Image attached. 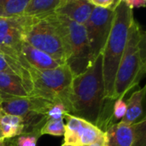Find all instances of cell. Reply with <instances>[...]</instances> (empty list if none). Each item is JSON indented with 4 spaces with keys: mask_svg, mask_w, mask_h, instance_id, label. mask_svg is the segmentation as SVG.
<instances>
[{
    "mask_svg": "<svg viewBox=\"0 0 146 146\" xmlns=\"http://www.w3.org/2000/svg\"><path fill=\"white\" fill-rule=\"evenodd\" d=\"M0 98L2 110L22 119L25 124L24 133H40L46 121V113L53 103L33 96H0Z\"/></svg>",
    "mask_w": 146,
    "mask_h": 146,
    "instance_id": "obj_7",
    "label": "cell"
},
{
    "mask_svg": "<svg viewBox=\"0 0 146 146\" xmlns=\"http://www.w3.org/2000/svg\"><path fill=\"white\" fill-rule=\"evenodd\" d=\"M25 124L21 118L5 113L0 108V138L5 140L24 133Z\"/></svg>",
    "mask_w": 146,
    "mask_h": 146,
    "instance_id": "obj_16",
    "label": "cell"
},
{
    "mask_svg": "<svg viewBox=\"0 0 146 146\" xmlns=\"http://www.w3.org/2000/svg\"><path fill=\"white\" fill-rule=\"evenodd\" d=\"M0 139H1V138H0Z\"/></svg>",
    "mask_w": 146,
    "mask_h": 146,
    "instance_id": "obj_33",
    "label": "cell"
},
{
    "mask_svg": "<svg viewBox=\"0 0 146 146\" xmlns=\"http://www.w3.org/2000/svg\"><path fill=\"white\" fill-rule=\"evenodd\" d=\"M146 72V35L141 25L133 19L128 30L127 45L118 66L111 100L123 99L139 85Z\"/></svg>",
    "mask_w": 146,
    "mask_h": 146,
    "instance_id": "obj_2",
    "label": "cell"
},
{
    "mask_svg": "<svg viewBox=\"0 0 146 146\" xmlns=\"http://www.w3.org/2000/svg\"><path fill=\"white\" fill-rule=\"evenodd\" d=\"M64 142L73 146L92 145L104 137V132L98 126L69 114H65Z\"/></svg>",
    "mask_w": 146,
    "mask_h": 146,
    "instance_id": "obj_10",
    "label": "cell"
},
{
    "mask_svg": "<svg viewBox=\"0 0 146 146\" xmlns=\"http://www.w3.org/2000/svg\"><path fill=\"white\" fill-rule=\"evenodd\" d=\"M0 96H29L21 78L15 75L0 73Z\"/></svg>",
    "mask_w": 146,
    "mask_h": 146,
    "instance_id": "obj_17",
    "label": "cell"
},
{
    "mask_svg": "<svg viewBox=\"0 0 146 146\" xmlns=\"http://www.w3.org/2000/svg\"><path fill=\"white\" fill-rule=\"evenodd\" d=\"M61 146H73V145H68V144H65V143H63L62 145Z\"/></svg>",
    "mask_w": 146,
    "mask_h": 146,
    "instance_id": "obj_31",
    "label": "cell"
},
{
    "mask_svg": "<svg viewBox=\"0 0 146 146\" xmlns=\"http://www.w3.org/2000/svg\"><path fill=\"white\" fill-rule=\"evenodd\" d=\"M88 1L94 7L104 8V9H109L112 10L113 0H88Z\"/></svg>",
    "mask_w": 146,
    "mask_h": 146,
    "instance_id": "obj_25",
    "label": "cell"
},
{
    "mask_svg": "<svg viewBox=\"0 0 146 146\" xmlns=\"http://www.w3.org/2000/svg\"><path fill=\"white\" fill-rule=\"evenodd\" d=\"M40 136V133L37 132L22 133L14 139H11L12 143L9 146H37Z\"/></svg>",
    "mask_w": 146,
    "mask_h": 146,
    "instance_id": "obj_21",
    "label": "cell"
},
{
    "mask_svg": "<svg viewBox=\"0 0 146 146\" xmlns=\"http://www.w3.org/2000/svg\"><path fill=\"white\" fill-rule=\"evenodd\" d=\"M0 146H9V145L6 143V140L3 139H0Z\"/></svg>",
    "mask_w": 146,
    "mask_h": 146,
    "instance_id": "obj_29",
    "label": "cell"
},
{
    "mask_svg": "<svg viewBox=\"0 0 146 146\" xmlns=\"http://www.w3.org/2000/svg\"><path fill=\"white\" fill-rule=\"evenodd\" d=\"M28 66L29 65L24 59L20 61L19 59H14L0 52V73L15 75L21 78L29 96L32 90V81L28 71Z\"/></svg>",
    "mask_w": 146,
    "mask_h": 146,
    "instance_id": "obj_11",
    "label": "cell"
},
{
    "mask_svg": "<svg viewBox=\"0 0 146 146\" xmlns=\"http://www.w3.org/2000/svg\"><path fill=\"white\" fill-rule=\"evenodd\" d=\"M24 41L52 57L59 65H65L66 52L61 34L51 15L33 17L24 34Z\"/></svg>",
    "mask_w": 146,
    "mask_h": 146,
    "instance_id": "obj_6",
    "label": "cell"
},
{
    "mask_svg": "<svg viewBox=\"0 0 146 146\" xmlns=\"http://www.w3.org/2000/svg\"><path fill=\"white\" fill-rule=\"evenodd\" d=\"M145 86L134 91L126 101L127 112L124 118L120 121L123 124L132 126L145 118L144 112V100L145 96Z\"/></svg>",
    "mask_w": 146,
    "mask_h": 146,
    "instance_id": "obj_15",
    "label": "cell"
},
{
    "mask_svg": "<svg viewBox=\"0 0 146 146\" xmlns=\"http://www.w3.org/2000/svg\"><path fill=\"white\" fill-rule=\"evenodd\" d=\"M62 0H30L23 15L32 17H45L54 14L60 7Z\"/></svg>",
    "mask_w": 146,
    "mask_h": 146,
    "instance_id": "obj_18",
    "label": "cell"
},
{
    "mask_svg": "<svg viewBox=\"0 0 146 146\" xmlns=\"http://www.w3.org/2000/svg\"><path fill=\"white\" fill-rule=\"evenodd\" d=\"M32 90L29 96L50 102H62L69 110V95L74 76L67 65L51 70H37L28 66Z\"/></svg>",
    "mask_w": 146,
    "mask_h": 146,
    "instance_id": "obj_5",
    "label": "cell"
},
{
    "mask_svg": "<svg viewBox=\"0 0 146 146\" xmlns=\"http://www.w3.org/2000/svg\"><path fill=\"white\" fill-rule=\"evenodd\" d=\"M133 19V9L121 1L114 10L112 27L102 52L106 97L110 101H112L115 74L127 45L129 27Z\"/></svg>",
    "mask_w": 146,
    "mask_h": 146,
    "instance_id": "obj_3",
    "label": "cell"
},
{
    "mask_svg": "<svg viewBox=\"0 0 146 146\" xmlns=\"http://www.w3.org/2000/svg\"><path fill=\"white\" fill-rule=\"evenodd\" d=\"M30 0H0V17L21 15Z\"/></svg>",
    "mask_w": 146,
    "mask_h": 146,
    "instance_id": "obj_19",
    "label": "cell"
},
{
    "mask_svg": "<svg viewBox=\"0 0 146 146\" xmlns=\"http://www.w3.org/2000/svg\"><path fill=\"white\" fill-rule=\"evenodd\" d=\"M121 2V0H113V4H112V10H115V9L119 5V3Z\"/></svg>",
    "mask_w": 146,
    "mask_h": 146,
    "instance_id": "obj_28",
    "label": "cell"
},
{
    "mask_svg": "<svg viewBox=\"0 0 146 146\" xmlns=\"http://www.w3.org/2000/svg\"><path fill=\"white\" fill-rule=\"evenodd\" d=\"M70 1H73V0H62V3H61L60 6H62V4H64V3H68V2H70Z\"/></svg>",
    "mask_w": 146,
    "mask_h": 146,
    "instance_id": "obj_30",
    "label": "cell"
},
{
    "mask_svg": "<svg viewBox=\"0 0 146 146\" xmlns=\"http://www.w3.org/2000/svg\"><path fill=\"white\" fill-rule=\"evenodd\" d=\"M33 19V17L24 15L0 17L1 52L16 59L22 57L21 46L24 41V34Z\"/></svg>",
    "mask_w": 146,
    "mask_h": 146,
    "instance_id": "obj_8",
    "label": "cell"
},
{
    "mask_svg": "<svg viewBox=\"0 0 146 146\" xmlns=\"http://www.w3.org/2000/svg\"><path fill=\"white\" fill-rule=\"evenodd\" d=\"M21 54L27 64L37 70H51L61 65L52 57L33 47L26 41L22 43Z\"/></svg>",
    "mask_w": 146,
    "mask_h": 146,
    "instance_id": "obj_13",
    "label": "cell"
},
{
    "mask_svg": "<svg viewBox=\"0 0 146 146\" xmlns=\"http://www.w3.org/2000/svg\"><path fill=\"white\" fill-rule=\"evenodd\" d=\"M93 9L94 6L88 0H73L60 6L55 13L79 24L85 25Z\"/></svg>",
    "mask_w": 146,
    "mask_h": 146,
    "instance_id": "obj_12",
    "label": "cell"
},
{
    "mask_svg": "<svg viewBox=\"0 0 146 146\" xmlns=\"http://www.w3.org/2000/svg\"><path fill=\"white\" fill-rule=\"evenodd\" d=\"M112 123L120 122L125 116L127 112V103L124 99H117L114 101L112 108Z\"/></svg>",
    "mask_w": 146,
    "mask_h": 146,
    "instance_id": "obj_24",
    "label": "cell"
},
{
    "mask_svg": "<svg viewBox=\"0 0 146 146\" xmlns=\"http://www.w3.org/2000/svg\"><path fill=\"white\" fill-rule=\"evenodd\" d=\"M0 102H1V98H0Z\"/></svg>",
    "mask_w": 146,
    "mask_h": 146,
    "instance_id": "obj_32",
    "label": "cell"
},
{
    "mask_svg": "<svg viewBox=\"0 0 146 146\" xmlns=\"http://www.w3.org/2000/svg\"><path fill=\"white\" fill-rule=\"evenodd\" d=\"M65 132L64 120H46L40 129V135L63 136Z\"/></svg>",
    "mask_w": 146,
    "mask_h": 146,
    "instance_id": "obj_20",
    "label": "cell"
},
{
    "mask_svg": "<svg viewBox=\"0 0 146 146\" xmlns=\"http://www.w3.org/2000/svg\"><path fill=\"white\" fill-rule=\"evenodd\" d=\"M105 146H132L134 138V126L121 122L111 124L104 132Z\"/></svg>",
    "mask_w": 146,
    "mask_h": 146,
    "instance_id": "obj_14",
    "label": "cell"
},
{
    "mask_svg": "<svg viewBox=\"0 0 146 146\" xmlns=\"http://www.w3.org/2000/svg\"><path fill=\"white\" fill-rule=\"evenodd\" d=\"M50 15L63 41L66 52L65 65L74 77L84 73L93 62L84 25L56 13Z\"/></svg>",
    "mask_w": 146,
    "mask_h": 146,
    "instance_id": "obj_4",
    "label": "cell"
},
{
    "mask_svg": "<svg viewBox=\"0 0 146 146\" xmlns=\"http://www.w3.org/2000/svg\"><path fill=\"white\" fill-rule=\"evenodd\" d=\"M86 146H105V138H102L100 140L92 144V145H86Z\"/></svg>",
    "mask_w": 146,
    "mask_h": 146,
    "instance_id": "obj_27",
    "label": "cell"
},
{
    "mask_svg": "<svg viewBox=\"0 0 146 146\" xmlns=\"http://www.w3.org/2000/svg\"><path fill=\"white\" fill-rule=\"evenodd\" d=\"M65 114H68V110L63 103L53 102L46 113V120H64Z\"/></svg>",
    "mask_w": 146,
    "mask_h": 146,
    "instance_id": "obj_23",
    "label": "cell"
},
{
    "mask_svg": "<svg viewBox=\"0 0 146 146\" xmlns=\"http://www.w3.org/2000/svg\"><path fill=\"white\" fill-rule=\"evenodd\" d=\"M107 99L103 75V56L99 54L82 74L74 77L68 114L83 119L105 132L112 123V107Z\"/></svg>",
    "mask_w": 146,
    "mask_h": 146,
    "instance_id": "obj_1",
    "label": "cell"
},
{
    "mask_svg": "<svg viewBox=\"0 0 146 146\" xmlns=\"http://www.w3.org/2000/svg\"><path fill=\"white\" fill-rule=\"evenodd\" d=\"M113 19L114 10L94 7L84 25L93 61L103 52L112 27Z\"/></svg>",
    "mask_w": 146,
    "mask_h": 146,
    "instance_id": "obj_9",
    "label": "cell"
},
{
    "mask_svg": "<svg viewBox=\"0 0 146 146\" xmlns=\"http://www.w3.org/2000/svg\"><path fill=\"white\" fill-rule=\"evenodd\" d=\"M121 1L124 2L132 9L135 8H144L146 5V0H121Z\"/></svg>",
    "mask_w": 146,
    "mask_h": 146,
    "instance_id": "obj_26",
    "label": "cell"
},
{
    "mask_svg": "<svg viewBox=\"0 0 146 146\" xmlns=\"http://www.w3.org/2000/svg\"><path fill=\"white\" fill-rule=\"evenodd\" d=\"M134 126V138L132 146H146V118Z\"/></svg>",
    "mask_w": 146,
    "mask_h": 146,
    "instance_id": "obj_22",
    "label": "cell"
}]
</instances>
